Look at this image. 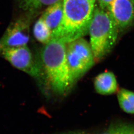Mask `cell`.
Wrapping results in <instances>:
<instances>
[{"label": "cell", "mask_w": 134, "mask_h": 134, "mask_svg": "<svg viewBox=\"0 0 134 134\" xmlns=\"http://www.w3.org/2000/svg\"><path fill=\"white\" fill-rule=\"evenodd\" d=\"M41 66L44 77L54 92L67 94L74 85L66 57V43L52 39L41 52Z\"/></svg>", "instance_id": "obj_1"}, {"label": "cell", "mask_w": 134, "mask_h": 134, "mask_svg": "<svg viewBox=\"0 0 134 134\" xmlns=\"http://www.w3.org/2000/svg\"><path fill=\"white\" fill-rule=\"evenodd\" d=\"M96 0H63V16L52 39L69 43L83 37L88 29L95 9Z\"/></svg>", "instance_id": "obj_2"}, {"label": "cell", "mask_w": 134, "mask_h": 134, "mask_svg": "<svg viewBox=\"0 0 134 134\" xmlns=\"http://www.w3.org/2000/svg\"><path fill=\"white\" fill-rule=\"evenodd\" d=\"M88 33L95 61L98 62L113 49L120 31L108 10L99 7L95 8Z\"/></svg>", "instance_id": "obj_3"}, {"label": "cell", "mask_w": 134, "mask_h": 134, "mask_svg": "<svg viewBox=\"0 0 134 134\" xmlns=\"http://www.w3.org/2000/svg\"><path fill=\"white\" fill-rule=\"evenodd\" d=\"M66 57L74 85L96 62L90 43L83 37L66 44Z\"/></svg>", "instance_id": "obj_4"}, {"label": "cell", "mask_w": 134, "mask_h": 134, "mask_svg": "<svg viewBox=\"0 0 134 134\" xmlns=\"http://www.w3.org/2000/svg\"><path fill=\"white\" fill-rule=\"evenodd\" d=\"M0 55L12 66L34 79L41 80L44 77L41 64L35 60L27 45L6 49Z\"/></svg>", "instance_id": "obj_5"}, {"label": "cell", "mask_w": 134, "mask_h": 134, "mask_svg": "<svg viewBox=\"0 0 134 134\" xmlns=\"http://www.w3.org/2000/svg\"><path fill=\"white\" fill-rule=\"evenodd\" d=\"M31 14L19 17L9 25L0 39V54L8 49L27 45L29 41Z\"/></svg>", "instance_id": "obj_6"}, {"label": "cell", "mask_w": 134, "mask_h": 134, "mask_svg": "<svg viewBox=\"0 0 134 134\" xmlns=\"http://www.w3.org/2000/svg\"><path fill=\"white\" fill-rule=\"evenodd\" d=\"M107 10L120 32L134 25V0H114Z\"/></svg>", "instance_id": "obj_7"}, {"label": "cell", "mask_w": 134, "mask_h": 134, "mask_svg": "<svg viewBox=\"0 0 134 134\" xmlns=\"http://www.w3.org/2000/svg\"><path fill=\"white\" fill-rule=\"evenodd\" d=\"M94 86L96 92L103 96L112 94L119 90L115 75L110 71L97 75L94 79Z\"/></svg>", "instance_id": "obj_8"}, {"label": "cell", "mask_w": 134, "mask_h": 134, "mask_svg": "<svg viewBox=\"0 0 134 134\" xmlns=\"http://www.w3.org/2000/svg\"><path fill=\"white\" fill-rule=\"evenodd\" d=\"M63 16L62 0L49 5L40 16L52 31V33L59 27Z\"/></svg>", "instance_id": "obj_9"}, {"label": "cell", "mask_w": 134, "mask_h": 134, "mask_svg": "<svg viewBox=\"0 0 134 134\" xmlns=\"http://www.w3.org/2000/svg\"><path fill=\"white\" fill-rule=\"evenodd\" d=\"M117 99L122 110L126 113L134 115V92L120 89L117 91Z\"/></svg>", "instance_id": "obj_10"}, {"label": "cell", "mask_w": 134, "mask_h": 134, "mask_svg": "<svg viewBox=\"0 0 134 134\" xmlns=\"http://www.w3.org/2000/svg\"><path fill=\"white\" fill-rule=\"evenodd\" d=\"M34 34L39 42L45 45L52 39V31L40 17L35 23L34 27Z\"/></svg>", "instance_id": "obj_11"}, {"label": "cell", "mask_w": 134, "mask_h": 134, "mask_svg": "<svg viewBox=\"0 0 134 134\" xmlns=\"http://www.w3.org/2000/svg\"><path fill=\"white\" fill-rule=\"evenodd\" d=\"M62 0H19V7L27 13L32 14L45 7H49Z\"/></svg>", "instance_id": "obj_12"}, {"label": "cell", "mask_w": 134, "mask_h": 134, "mask_svg": "<svg viewBox=\"0 0 134 134\" xmlns=\"http://www.w3.org/2000/svg\"><path fill=\"white\" fill-rule=\"evenodd\" d=\"M98 134H134V124L128 122H116Z\"/></svg>", "instance_id": "obj_13"}, {"label": "cell", "mask_w": 134, "mask_h": 134, "mask_svg": "<svg viewBox=\"0 0 134 134\" xmlns=\"http://www.w3.org/2000/svg\"><path fill=\"white\" fill-rule=\"evenodd\" d=\"M114 1V0H97L99 7L101 8L105 9H107L108 7Z\"/></svg>", "instance_id": "obj_14"}, {"label": "cell", "mask_w": 134, "mask_h": 134, "mask_svg": "<svg viewBox=\"0 0 134 134\" xmlns=\"http://www.w3.org/2000/svg\"><path fill=\"white\" fill-rule=\"evenodd\" d=\"M70 134H88L86 132H74V133H72Z\"/></svg>", "instance_id": "obj_15"}]
</instances>
